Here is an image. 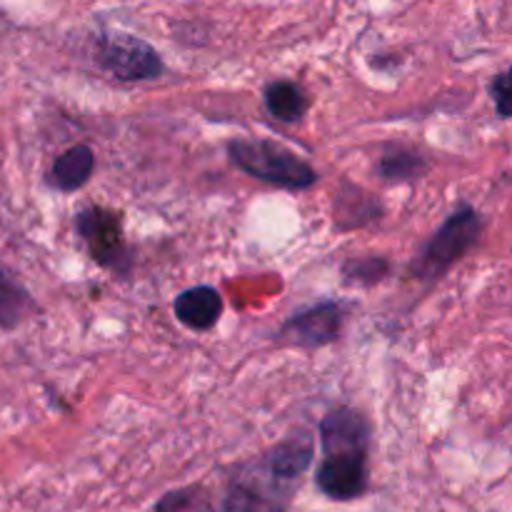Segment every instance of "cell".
<instances>
[{"instance_id": "obj_1", "label": "cell", "mask_w": 512, "mask_h": 512, "mask_svg": "<svg viewBox=\"0 0 512 512\" xmlns=\"http://www.w3.org/2000/svg\"><path fill=\"white\" fill-rule=\"evenodd\" d=\"M320 448L323 460L318 465L320 493L338 503L363 498L368 490V450L370 425L363 413L353 408H335L320 420Z\"/></svg>"}, {"instance_id": "obj_2", "label": "cell", "mask_w": 512, "mask_h": 512, "mask_svg": "<svg viewBox=\"0 0 512 512\" xmlns=\"http://www.w3.org/2000/svg\"><path fill=\"white\" fill-rule=\"evenodd\" d=\"M228 155L243 173L283 190H308L318 183L313 165L273 140H233Z\"/></svg>"}, {"instance_id": "obj_3", "label": "cell", "mask_w": 512, "mask_h": 512, "mask_svg": "<svg viewBox=\"0 0 512 512\" xmlns=\"http://www.w3.org/2000/svg\"><path fill=\"white\" fill-rule=\"evenodd\" d=\"M480 233H483V220H480L478 210L470 205H460L428 240L420 258L413 263V275L420 280L443 278L478 243Z\"/></svg>"}, {"instance_id": "obj_4", "label": "cell", "mask_w": 512, "mask_h": 512, "mask_svg": "<svg viewBox=\"0 0 512 512\" xmlns=\"http://www.w3.org/2000/svg\"><path fill=\"white\" fill-rule=\"evenodd\" d=\"M93 58L103 73L123 80V83H138V80H155L163 73V58L158 50L145 40L128 33H103L95 38Z\"/></svg>"}, {"instance_id": "obj_5", "label": "cell", "mask_w": 512, "mask_h": 512, "mask_svg": "<svg viewBox=\"0 0 512 512\" xmlns=\"http://www.w3.org/2000/svg\"><path fill=\"white\" fill-rule=\"evenodd\" d=\"M75 230L83 238L90 258L113 273H125L130 265L123 233V215L115 210L90 205L75 215Z\"/></svg>"}, {"instance_id": "obj_6", "label": "cell", "mask_w": 512, "mask_h": 512, "mask_svg": "<svg viewBox=\"0 0 512 512\" xmlns=\"http://www.w3.org/2000/svg\"><path fill=\"white\" fill-rule=\"evenodd\" d=\"M345 323V308L340 303H320L313 308L295 313L288 323L280 328L278 340L285 345H295L303 350H318L335 343Z\"/></svg>"}, {"instance_id": "obj_7", "label": "cell", "mask_w": 512, "mask_h": 512, "mask_svg": "<svg viewBox=\"0 0 512 512\" xmlns=\"http://www.w3.org/2000/svg\"><path fill=\"white\" fill-rule=\"evenodd\" d=\"M315 455V443L308 433H295L288 440L273 448L263 463V473L268 475L275 488L283 490L285 495L293 490V485L303 478L305 470L310 468Z\"/></svg>"}, {"instance_id": "obj_8", "label": "cell", "mask_w": 512, "mask_h": 512, "mask_svg": "<svg viewBox=\"0 0 512 512\" xmlns=\"http://www.w3.org/2000/svg\"><path fill=\"white\" fill-rule=\"evenodd\" d=\"M173 310L175 318H178L185 328L205 333V330L213 328L220 320V315H223V295L215 288H210V285H198V288H190L185 290V293H180Z\"/></svg>"}, {"instance_id": "obj_9", "label": "cell", "mask_w": 512, "mask_h": 512, "mask_svg": "<svg viewBox=\"0 0 512 512\" xmlns=\"http://www.w3.org/2000/svg\"><path fill=\"white\" fill-rule=\"evenodd\" d=\"M278 495L285 493L280 488H275L265 473L258 485L238 480V483L230 485L220 512H285L283 500Z\"/></svg>"}, {"instance_id": "obj_10", "label": "cell", "mask_w": 512, "mask_h": 512, "mask_svg": "<svg viewBox=\"0 0 512 512\" xmlns=\"http://www.w3.org/2000/svg\"><path fill=\"white\" fill-rule=\"evenodd\" d=\"M95 168V155L88 145H73L70 150H65L63 155H58L50 168V185L60 193H73V190L83 188L90 180Z\"/></svg>"}, {"instance_id": "obj_11", "label": "cell", "mask_w": 512, "mask_h": 512, "mask_svg": "<svg viewBox=\"0 0 512 512\" xmlns=\"http://www.w3.org/2000/svg\"><path fill=\"white\" fill-rule=\"evenodd\" d=\"M265 108L280 123H298L308 113L310 100L293 80H275L265 88Z\"/></svg>"}, {"instance_id": "obj_12", "label": "cell", "mask_w": 512, "mask_h": 512, "mask_svg": "<svg viewBox=\"0 0 512 512\" xmlns=\"http://www.w3.org/2000/svg\"><path fill=\"white\" fill-rule=\"evenodd\" d=\"M380 218V203L370 193L360 188H350V193L340 190L335 198V220L340 228H363Z\"/></svg>"}, {"instance_id": "obj_13", "label": "cell", "mask_w": 512, "mask_h": 512, "mask_svg": "<svg viewBox=\"0 0 512 512\" xmlns=\"http://www.w3.org/2000/svg\"><path fill=\"white\" fill-rule=\"evenodd\" d=\"M35 313V303L28 290L10 278L5 270H0V328L13 330L23 320H28Z\"/></svg>"}, {"instance_id": "obj_14", "label": "cell", "mask_w": 512, "mask_h": 512, "mask_svg": "<svg viewBox=\"0 0 512 512\" xmlns=\"http://www.w3.org/2000/svg\"><path fill=\"white\" fill-rule=\"evenodd\" d=\"M428 170V163L423 160V155L415 153L408 148H390L388 153L380 158L378 173L380 178L388 180V183H405V180H415Z\"/></svg>"}, {"instance_id": "obj_15", "label": "cell", "mask_w": 512, "mask_h": 512, "mask_svg": "<svg viewBox=\"0 0 512 512\" xmlns=\"http://www.w3.org/2000/svg\"><path fill=\"white\" fill-rule=\"evenodd\" d=\"M343 275L348 283L373 285L388 275V263L380 258H355L343 265Z\"/></svg>"}, {"instance_id": "obj_16", "label": "cell", "mask_w": 512, "mask_h": 512, "mask_svg": "<svg viewBox=\"0 0 512 512\" xmlns=\"http://www.w3.org/2000/svg\"><path fill=\"white\" fill-rule=\"evenodd\" d=\"M490 95L500 118H512V65L490 83Z\"/></svg>"}]
</instances>
